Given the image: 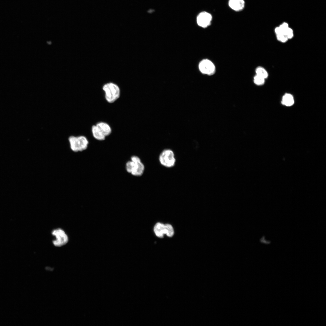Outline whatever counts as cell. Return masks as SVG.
<instances>
[{
	"label": "cell",
	"instance_id": "6da1fadb",
	"mask_svg": "<svg viewBox=\"0 0 326 326\" xmlns=\"http://www.w3.org/2000/svg\"><path fill=\"white\" fill-rule=\"evenodd\" d=\"M68 140L70 150L75 153L86 150L89 144L88 139L84 135H71Z\"/></svg>",
	"mask_w": 326,
	"mask_h": 326
},
{
	"label": "cell",
	"instance_id": "7a4b0ae2",
	"mask_svg": "<svg viewBox=\"0 0 326 326\" xmlns=\"http://www.w3.org/2000/svg\"><path fill=\"white\" fill-rule=\"evenodd\" d=\"M102 89L104 92L105 99L109 103H114L120 97V88L115 83L111 82L106 83L103 85Z\"/></svg>",
	"mask_w": 326,
	"mask_h": 326
},
{
	"label": "cell",
	"instance_id": "3957f363",
	"mask_svg": "<svg viewBox=\"0 0 326 326\" xmlns=\"http://www.w3.org/2000/svg\"><path fill=\"white\" fill-rule=\"evenodd\" d=\"M159 160L162 165L168 168L174 167L176 161L174 152L169 149H165L162 151L159 155Z\"/></svg>",
	"mask_w": 326,
	"mask_h": 326
},
{
	"label": "cell",
	"instance_id": "277c9868",
	"mask_svg": "<svg viewBox=\"0 0 326 326\" xmlns=\"http://www.w3.org/2000/svg\"><path fill=\"white\" fill-rule=\"evenodd\" d=\"M154 230L158 237L162 238L164 234L169 237H172L174 234V230L171 225L169 224H164L159 222L155 225Z\"/></svg>",
	"mask_w": 326,
	"mask_h": 326
},
{
	"label": "cell",
	"instance_id": "5b68a950",
	"mask_svg": "<svg viewBox=\"0 0 326 326\" xmlns=\"http://www.w3.org/2000/svg\"><path fill=\"white\" fill-rule=\"evenodd\" d=\"M52 234L56 237V240L53 241V245L56 247H61L67 243L68 237L65 232L60 229L54 230Z\"/></svg>",
	"mask_w": 326,
	"mask_h": 326
},
{
	"label": "cell",
	"instance_id": "8992f818",
	"mask_svg": "<svg viewBox=\"0 0 326 326\" xmlns=\"http://www.w3.org/2000/svg\"><path fill=\"white\" fill-rule=\"evenodd\" d=\"M199 67L200 72L204 74L211 75L215 72V65L212 61L208 59H204L201 61Z\"/></svg>",
	"mask_w": 326,
	"mask_h": 326
},
{
	"label": "cell",
	"instance_id": "52a82bcc",
	"mask_svg": "<svg viewBox=\"0 0 326 326\" xmlns=\"http://www.w3.org/2000/svg\"><path fill=\"white\" fill-rule=\"evenodd\" d=\"M212 16L209 13L204 11L200 13L197 18V22L200 27L206 28L211 24Z\"/></svg>",
	"mask_w": 326,
	"mask_h": 326
},
{
	"label": "cell",
	"instance_id": "ba28073f",
	"mask_svg": "<svg viewBox=\"0 0 326 326\" xmlns=\"http://www.w3.org/2000/svg\"><path fill=\"white\" fill-rule=\"evenodd\" d=\"M245 2L244 0H229V5L232 10L235 11H240L244 8Z\"/></svg>",
	"mask_w": 326,
	"mask_h": 326
},
{
	"label": "cell",
	"instance_id": "9c48e42d",
	"mask_svg": "<svg viewBox=\"0 0 326 326\" xmlns=\"http://www.w3.org/2000/svg\"><path fill=\"white\" fill-rule=\"evenodd\" d=\"M134 162L135 163L134 167L131 174L134 176H141L143 174L144 172L145 165L141 160Z\"/></svg>",
	"mask_w": 326,
	"mask_h": 326
},
{
	"label": "cell",
	"instance_id": "30bf717a",
	"mask_svg": "<svg viewBox=\"0 0 326 326\" xmlns=\"http://www.w3.org/2000/svg\"><path fill=\"white\" fill-rule=\"evenodd\" d=\"M95 125L106 137L109 136L111 133V128L107 123L104 122H100Z\"/></svg>",
	"mask_w": 326,
	"mask_h": 326
},
{
	"label": "cell",
	"instance_id": "8fae6325",
	"mask_svg": "<svg viewBox=\"0 0 326 326\" xmlns=\"http://www.w3.org/2000/svg\"><path fill=\"white\" fill-rule=\"evenodd\" d=\"M91 131L93 137L99 141H103L105 139L106 137L103 135L96 125L92 126Z\"/></svg>",
	"mask_w": 326,
	"mask_h": 326
},
{
	"label": "cell",
	"instance_id": "7c38bea8",
	"mask_svg": "<svg viewBox=\"0 0 326 326\" xmlns=\"http://www.w3.org/2000/svg\"><path fill=\"white\" fill-rule=\"evenodd\" d=\"M282 104L287 106L292 105L294 103V100L292 96L289 94H285L283 97Z\"/></svg>",
	"mask_w": 326,
	"mask_h": 326
},
{
	"label": "cell",
	"instance_id": "4fadbf2b",
	"mask_svg": "<svg viewBox=\"0 0 326 326\" xmlns=\"http://www.w3.org/2000/svg\"><path fill=\"white\" fill-rule=\"evenodd\" d=\"M256 75L265 79L267 78L268 75V74L266 70L264 68L261 66L257 67L255 70Z\"/></svg>",
	"mask_w": 326,
	"mask_h": 326
},
{
	"label": "cell",
	"instance_id": "5bb4252c",
	"mask_svg": "<svg viewBox=\"0 0 326 326\" xmlns=\"http://www.w3.org/2000/svg\"><path fill=\"white\" fill-rule=\"evenodd\" d=\"M135 163L131 160L128 161L126 163L125 168L126 171L131 174L134 167Z\"/></svg>",
	"mask_w": 326,
	"mask_h": 326
},
{
	"label": "cell",
	"instance_id": "9a60e30c",
	"mask_svg": "<svg viewBox=\"0 0 326 326\" xmlns=\"http://www.w3.org/2000/svg\"><path fill=\"white\" fill-rule=\"evenodd\" d=\"M265 79L256 75L254 76V83L258 85H263L265 82Z\"/></svg>",
	"mask_w": 326,
	"mask_h": 326
},
{
	"label": "cell",
	"instance_id": "2e32d148",
	"mask_svg": "<svg viewBox=\"0 0 326 326\" xmlns=\"http://www.w3.org/2000/svg\"><path fill=\"white\" fill-rule=\"evenodd\" d=\"M284 35L286 36L288 39L292 38L293 36L292 30L289 27L285 31Z\"/></svg>",
	"mask_w": 326,
	"mask_h": 326
},
{
	"label": "cell",
	"instance_id": "e0dca14e",
	"mask_svg": "<svg viewBox=\"0 0 326 326\" xmlns=\"http://www.w3.org/2000/svg\"><path fill=\"white\" fill-rule=\"evenodd\" d=\"M277 40L282 43L286 42L288 39L286 36L283 34L276 35Z\"/></svg>",
	"mask_w": 326,
	"mask_h": 326
},
{
	"label": "cell",
	"instance_id": "ac0fdd59",
	"mask_svg": "<svg viewBox=\"0 0 326 326\" xmlns=\"http://www.w3.org/2000/svg\"><path fill=\"white\" fill-rule=\"evenodd\" d=\"M275 31L276 35L283 34L282 31L279 27H276L275 29Z\"/></svg>",
	"mask_w": 326,
	"mask_h": 326
}]
</instances>
